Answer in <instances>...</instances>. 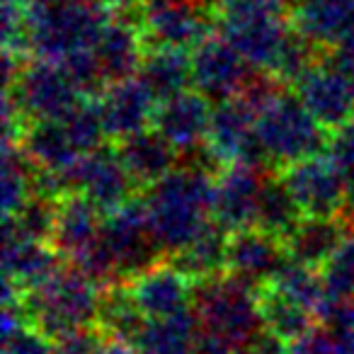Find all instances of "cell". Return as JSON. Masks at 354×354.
<instances>
[{
	"instance_id": "1",
	"label": "cell",
	"mask_w": 354,
	"mask_h": 354,
	"mask_svg": "<svg viewBox=\"0 0 354 354\" xmlns=\"http://www.w3.org/2000/svg\"><path fill=\"white\" fill-rule=\"evenodd\" d=\"M257 286L231 272L194 284V310L199 318L197 354H245L265 330Z\"/></svg>"
},
{
	"instance_id": "2",
	"label": "cell",
	"mask_w": 354,
	"mask_h": 354,
	"mask_svg": "<svg viewBox=\"0 0 354 354\" xmlns=\"http://www.w3.org/2000/svg\"><path fill=\"white\" fill-rule=\"evenodd\" d=\"M214 177L202 165L175 167L146 189L143 204L160 252L175 255L214 223Z\"/></svg>"
},
{
	"instance_id": "3",
	"label": "cell",
	"mask_w": 354,
	"mask_h": 354,
	"mask_svg": "<svg viewBox=\"0 0 354 354\" xmlns=\"http://www.w3.org/2000/svg\"><path fill=\"white\" fill-rule=\"evenodd\" d=\"M100 304V281L75 265L59 267L41 284L22 291L27 320L51 339L97 325Z\"/></svg>"
},
{
	"instance_id": "4",
	"label": "cell",
	"mask_w": 354,
	"mask_h": 354,
	"mask_svg": "<svg viewBox=\"0 0 354 354\" xmlns=\"http://www.w3.org/2000/svg\"><path fill=\"white\" fill-rule=\"evenodd\" d=\"M109 17L112 8L107 3L56 0L32 6L27 17V51L37 59L61 64L78 51L95 49Z\"/></svg>"
},
{
	"instance_id": "5",
	"label": "cell",
	"mask_w": 354,
	"mask_h": 354,
	"mask_svg": "<svg viewBox=\"0 0 354 354\" xmlns=\"http://www.w3.org/2000/svg\"><path fill=\"white\" fill-rule=\"evenodd\" d=\"M257 141L267 162L277 167L294 165L328 148V129L306 109L296 93L277 90L255 117Z\"/></svg>"
},
{
	"instance_id": "6",
	"label": "cell",
	"mask_w": 354,
	"mask_h": 354,
	"mask_svg": "<svg viewBox=\"0 0 354 354\" xmlns=\"http://www.w3.org/2000/svg\"><path fill=\"white\" fill-rule=\"evenodd\" d=\"M102 124L93 102H80L59 119L35 122L25 129L20 146L39 172L64 175L85 153L102 146Z\"/></svg>"
},
{
	"instance_id": "7",
	"label": "cell",
	"mask_w": 354,
	"mask_h": 354,
	"mask_svg": "<svg viewBox=\"0 0 354 354\" xmlns=\"http://www.w3.org/2000/svg\"><path fill=\"white\" fill-rule=\"evenodd\" d=\"M6 102L20 112L25 124L59 119L83 102V88L59 61L37 59L22 66L17 80L6 88Z\"/></svg>"
},
{
	"instance_id": "8",
	"label": "cell",
	"mask_w": 354,
	"mask_h": 354,
	"mask_svg": "<svg viewBox=\"0 0 354 354\" xmlns=\"http://www.w3.org/2000/svg\"><path fill=\"white\" fill-rule=\"evenodd\" d=\"M100 243L114 279L131 281L136 274L156 265L160 255L143 199H131L124 207L104 214Z\"/></svg>"
},
{
	"instance_id": "9",
	"label": "cell",
	"mask_w": 354,
	"mask_h": 354,
	"mask_svg": "<svg viewBox=\"0 0 354 354\" xmlns=\"http://www.w3.org/2000/svg\"><path fill=\"white\" fill-rule=\"evenodd\" d=\"M59 177L66 194L88 199L100 214H109L131 202V192L136 187V180L127 170L119 151L107 146H97L95 151L85 153Z\"/></svg>"
},
{
	"instance_id": "10",
	"label": "cell",
	"mask_w": 354,
	"mask_h": 354,
	"mask_svg": "<svg viewBox=\"0 0 354 354\" xmlns=\"http://www.w3.org/2000/svg\"><path fill=\"white\" fill-rule=\"evenodd\" d=\"M279 177L304 216H337L344 209L347 175L328 151L281 167Z\"/></svg>"
},
{
	"instance_id": "11",
	"label": "cell",
	"mask_w": 354,
	"mask_h": 354,
	"mask_svg": "<svg viewBox=\"0 0 354 354\" xmlns=\"http://www.w3.org/2000/svg\"><path fill=\"white\" fill-rule=\"evenodd\" d=\"M138 12L148 46L194 49L214 32V12L187 0H141Z\"/></svg>"
},
{
	"instance_id": "12",
	"label": "cell",
	"mask_w": 354,
	"mask_h": 354,
	"mask_svg": "<svg viewBox=\"0 0 354 354\" xmlns=\"http://www.w3.org/2000/svg\"><path fill=\"white\" fill-rule=\"evenodd\" d=\"M255 117L257 112L241 97L216 102L212 122H209L207 143H204L209 158L221 165H233V162L262 165L267 162L260 141H257Z\"/></svg>"
},
{
	"instance_id": "13",
	"label": "cell",
	"mask_w": 354,
	"mask_h": 354,
	"mask_svg": "<svg viewBox=\"0 0 354 354\" xmlns=\"http://www.w3.org/2000/svg\"><path fill=\"white\" fill-rule=\"evenodd\" d=\"M90 102L102 124L104 136L112 141H124L153 127L158 109V100L138 75L102 85V90Z\"/></svg>"
},
{
	"instance_id": "14",
	"label": "cell",
	"mask_w": 354,
	"mask_h": 354,
	"mask_svg": "<svg viewBox=\"0 0 354 354\" xmlns=\"http://www.w3.org/2000/svg\"><path fill=\"white\" fill-rule=\"evenodd\" d=\"M250 68L241 51L221 35H209L192 49V88L212 102L238 97L250 78Z\"/></svg>"
},
{
	"instance_id": "15",
	"label": "cell",
	"mask_w": 354,
	"mask_h": 354,
	"mask_svg": "<svg viewBox=\"0 0 354 354\" xmlns=\"http://www.w3.org/2000/svg\"><path fill=\"white\" fill-rule=\"evenodd\" d=\"M267 175L260 165L233 162L214 177V221L228 233L255 226L257 204Z\"/></svg>"
},
{
	"instance_id": "16",
	"label": "cell",
	"mask_w": 354,
	"mask_h": 354,
	"mask_svg": "<svg viewBox=\"0 0 354 354\" xmlns=\"http://www.w3.org/2000/svg\"><path fill=\"white\" fill-rule=\"evenodd\" d=\"M294 93L328 131L342 127L354 114V85L333 61H315L294 83Z\"/></svg>"
},
{
	"instance_id": "17",
	"label": "cell",
	"mask_w": 354,
	"mask_h": 354,
	"mask_svg": "<svg viewBox=\"0 0 354 354\" xmlns=\"http://www.w3.org/2000/svg\"><path fill=\"white\" fill-rule=\"evenodd\" d=\"M286 262L289 252L284 241L274 233L262 231L260 226L241 228L228 236L226 272L257 289L270 284Z\"/></svg>"
},
{
	"instance_id": "18",
	"label": "cell",
	"mask_w": 354,
	"mask_h": 354,
	"mask_svg": "<svg viewBox=\"0 0 354 354\" xmlns=\"http://www.w3.org/2000/svg\"><path fill=\"white\" fill-rule=\"evenodd\" d=\"M218 35L231 41L241 56L257 71L272 73L281 49L294 35L291 20L284 15L241 17V20H216Z\"/></svg>"
},
{
	"instance_id": "19",
	"label": "cell",
	"mask_w": 354,
	"mask_h": 354,
	"mask_svg": "<svg viewBox=\"0 0 354 354\" xmlns=\"http://www.w3.org/2000/svg\"><path fill=\"white\" fill-rule=\"evenodd\" d=\"M214 102L194 88L158 102L153 127L172 143L180 153L194 151L207 143L209 122H212Z\"/></svg>"
},
{
	"instance_id": "20",
	"label": "cell",
	"mask_w": 354,
	"mask_h": 354,
	"mask_svg": "<svg viewBox=\"0 0 354 354\" xmlns=\"http://www.w3.org/2000/svg\"><path fill=\"white\" fill-rule=\"evenodd\" d=\"M129 291L146 318L180 313L194 306V279L175 262L148 267L129 281Z\"/></svg>"
},
{
	"instance_id": "21",
	"label": "cell",
	"mask_w": 354,
	"mask_h": 354,
	"mask_svg": "<svg viewBox=\"0 0 354 354\" xmlns=\"http://www.w3.org/2000/svg\"><path fill=\"white\" fill-rule=\"evenodd\" d=\"M291 27L313 46H337L354 30V0H294Z\"/></svg>"
},
{
	"instance_id": "22",
	"label": "cell",
	"mask_w": 354,
	"mask_h": 354,
	"mask_svg": "<svg viewBox=\"0 0 354 354\" xmlns=\"http://www.w3.org/2000/svg\"><path fill=\"white\" fill-rule=\"evenodd\" d=\"M146 49V37L136 30L129 17H114V20L109 17L93 49L104 85L136 75Z\"/></svg>"
},
{
	"instance_id": "23",
	"label": "cell",
	"mask_w": 354,
	"mask_h": 354,
	"mask_svg": "<svg viewBox=\"0 0 354 354\" xmlns=\"http://www.w3.org/2000/svg\"><path fill=\"white\" fill-rule=\"evenodd\" d=\"M102 216L88 199L66 194L56 207V223L51 231V245L61 257L75 262L90 252L100 241Z\"/></svg>"
},
{
	"instance_id": "24",
	"label": "cell",
	"mask_w": 354,
	"mask_h": 354,
	"mask_svg": "<svg viewBox=\"0 0 354 354\" xmlns=\"http://www.w3.org/2000/svg\"><path fill=\"white\" fill-rule=\"evenodd\" d=\"M59 257L56 248L46 245V241L6 231L3 270H6V281L15 289L27 291L41 284L46 277L59 270Z\"/></svg>"
},
{
	"instance_id": "25",
	"label": "cell",
	"mask_w": 354,
	"mask_h": 354,
	"mask_svg": "<svg viewBox=\"0 0 354 354\" xmlns=\"http://www.w3.org/2000/svg\"><path fill=\"white\" fill-rule=\"evenodd\" d=\"M347 228L349 223L337 216H301V221L284 238L286 252L291 260L323 270L325 262L349 236Z\"/></svg>"
},
{
	"instance_id": "26",
	"label": "cell",
	"mask_w": 354,
	"mask_h": 354,
	"mask_svg": "<svg viewBox=\"0 0 354 354\" xmlns=\"http://www.w3.org/2000/svg\"><path fill=\"white\" fill-rule=\"evenodd\" d=\"M199 318L197 310L146 318L133 337L131 347L138 354H197Z\"/></svg>"
},
{
	"instance_id": "27",
	"label": "cell",
	"mask_w": 354,
	"mask_h": 354,
	"mask_svg": "<svg viewBox=\"0 0 354 354\" xmlns=\"http://www.w3.org/2000/svg\"><path fill=\"white\" fill-rule=\"evenodd\" d=\"M117 151L136 185H143V187H151L160 177L175 170L177 153H180L156 127H148L119 141Z\"/></svg>"
},
{
	"instance_id": "28",
	"label": "cell",
	"mask_w": 354,
	"mask_h": 354,
	"mask_svg": "<svg viewBox=\"0 0 354 354\" xmlns=\"http://www.w3.org/2000/svg\"><path fill=\"white\" fill-rule=\"evenodd\" d=\"M138 78L158 102L192 88V54L175 46H148L143 54Z\"/></svg>"
},
{
	"instance_id": "29",
	"label": "cell",
	"mask_w": 354,
	"mask_h": 354,
	"mask_svg": "<svg viewBox=\"0 0 354 354\" xmlns=\"http://www.w3.org/2000/svg\"><path fill=\"white\" fill-rule=\"evenodd\" d=\"M228 236L231 233L221 228L216 221L209 223L192 243L177 250L172 255L175 262L185 274H189L194 281L207 279V277L226 272V252H228Z\"/></svg>"
},
{
	"instance_id": "30",
	"label": "cell",
	"mask_w": 354,
	"mask_h": 354,
	"mask_svg": "<svg viewBox=\"0 0 354 354\" xmlns=\"http://www.w3.org/2000/svg\"><path fill=\"white\" fill-rule=\"evenodd\" d=\"M267 286L279 291L281 296H286V299L294 301V304L308 308L310 313H315L318 318H323L325 308H328L330 301H333L328 294V286H325L323 272H318L315 267L304 265V262L291 260V257L279 270V274Z\"/></svg>"
},
{
	"instance_id": "31",
	"label": "cell",
	"mask_w": 354,
	"mask_h": 354,
	"mask_svg": "<svg viewBox=\"0 0 354 354\" xmlns=\"http://www.w3.org/2000/svg\"><path fill=\"white\" fill-rule=\"evenodd\" d=\"M35 177L37 167L25 156L20 141H6L3 167H0V197H3L6 218L15 216L35 197Z\"/></svg>"
},
{
	"instance_id": "32",
	"label": "cell",
	"mask_w": 354,
	"mask_h": 354,
	"mask_svg": "<svg viewBox=\"0 0 354 354\" xmlns=\"http://www.w3.org/2000/svg\"><path fill=\"white\" fill-rule=\"evenodd\" d=\"M260 310H262L265 330H270L272 335L281 337L286 344L308 333L313 328V320L318 318L308 308L289 301L279 291L272 289V286H262L260 289Z\"/></svg>"
},
{
	"instance_id": "33",
	"label": "cell",
	"mask_w": 354,
	"mask_h": 354,
	"mask_svg": "<svg viewBox=\"0 0 354 354\" xmlns=\"http://www.w3.org/2000/svg\"><path fill=\"white\" fill-rule=\"evenodd\" d=\"M143 320L146 315L133 304L129 286H109L107 291H102V304H100L97 315V328L102 335H109L117 342L131 344Z\"/></svg>"
},
{
	"instance_id": "34",
	"label": "cell",
	"mask_w": 354,
	"mask_h": 354,
	"mask_svg": "<svg viewBox=\"0 0 354 354\" xmlns=\"http://www.w3.org/2000/svg\"><path fill=\"white\" fill-rule=\"evenodd\" d=\"M301 216L304 214H301L299 204L289 194L286 185L281 183V177H267L260 192L255 226H260L267 233H274V236H279L284 241L291 228L301 221Z\"/></svg>"
},
{
	"instance_id": "35",
	"label": "cell",
	"mask_w": 354,
	"mask_h": 354,
	"mask_svg": "<svg viewBox=\"0 0 354 354\" xmlns=\"http://www.w3.org/2000/svg\"><path fill=\"white\" fill-rule=\"evenodd\" d=\"M323 279L330 299L349 301L354 299V233H349L335 255L323 265Z\"/></svg>"
},
{
	"instance_id": "36",
	"label": "cell",
	"mask_w": 354,
	"mask_h": 354,
	"mask_svg": "<svg viewBox=\"0 0 354 354\" xmlns=\"http://www.w3.org/2000/svg\"><path fill=\"white\" fill-rule=\"evenodd\" d=\"M51 347H54V339L46 337L32 323H27L22 328L12 330L10 335H6L3 354H51Z\"/></svg>"
},
{
	"instance_id": "37",
	"label": "cell",
	"mask_w": 354,
	"mask_h": 354,
	"mask_svg": "<svg viewBox=\"0 0 354 354\" xmlns=\"http://www.w3.org/2000/svg\"><path fill=\"white\" fill-rule=\"evenodd\" d=\"M51 354H107V342H102L97 330L85 328L54 339Z\"/></svg>"
},
{
	"instance_id": "38",
	"label": "cell",
	"mask_w": 354,
	"mask_h": 354,
	"mask_svg": "<svg viewBox=\"0 0 354 354\" xmlns=\"http://www.w3.org/2000/svg\"><path fill=\"white\" fill-rule=\"evenodd\" d=\"M325 151L330 153L335 162L342 167V172L347 177L354 175V114L337 127L328 138V148Z\"/></svg>"
},
{
	"instance_id": "39",
	"label": "cell",
	"mask_w": 354,
	"mask_h": 354,
	"mask_svg": "<svg viewBox=\"0 0 354 354\" xmlns=\"http://www.w3.org/2000/svg\"><path fill=\"white\" fill-rule=\"evenodd\" d=\"M107 354H138V352L131 347V344L117 342V339H112V342L107 344Z\"/></svg>"
},
{
	"instance_id": "40",
	"label": "cell",
	"mask_w": 354,
	"mask_h": 354,
	"mask_svg": "<svg viewBox=\"0 0 354 354\" xmlns=\"http://www.w3.org/2000/svg\"><path fill=\"white\" fill-rule=\"evenodd\" d=\"M27 6H44V3H56V0H25ZM73 3H107V0H73Z\"/></svg>"
},
{
	"instance_id": "41",
	"label": "cell",
	"mask_w": 354,
	"mask_h": 354,
	"mask_svg": "<svg viewBox=\"0 0 354 354\" xmlns=\"http://www.w3.org/2000/svg\"><path fill=\"white\" fill-rule=\"evenodd\" d=\"M187 3H197V6H214V0H187Z\"/></svg>"
}]
</instances>
